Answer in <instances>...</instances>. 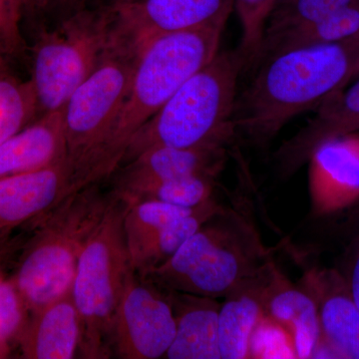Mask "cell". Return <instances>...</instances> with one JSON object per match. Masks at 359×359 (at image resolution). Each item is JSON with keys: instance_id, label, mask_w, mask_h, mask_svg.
Segmentation results:
<instances>
[{"instance_id": "cell-36", "label": "cell", "mask_w": 359, "mask_h": 359, "mask_svg": "<svg viewBox=\"0 0 359 359\" xmlns=\"http://www.w3.org/2000/svg\"><path fill=\"white\" fill-rule=\"evenodd\" d=\"M2 276H4V275H2L1 266H0V278H1Z\"/></svg>"}, {"instance_id": "cell-15", "label": "cell", "mask_w": 359, "mask_h": 359, "mask_svg": "<svg viewBox=\"0 0 359 359\" xmlns=\"http://www.w3.org/2000/svg\"><path fill=\"white\" fill-rule=\"evenodd\" d=\"M302 285L313 295L320 313L321 339L339 358L359 359V309L346 278L334 269H311Z\"/></svg>"}, {"instance_id": "cell-2", "label": "cell", "mask_w": 359, "mask_h": 359, "mask_svg": "<svg viewBox=\"0 0 359 359\" xmlns=\"http://www.w3.org/2000/svg\"><path fill=\"white\" fill-rule=\"evenodd\" d=\"M248 212L222 205L169 261L139 275L165 292L226 297L275 263Z\"/></svg>"}, {"instance_id": "cell-3", "label": "cell", "mask_w": 359, "mask_h": 359, "mask_svg": "<svg viewBox=\"0 0 359 359\" xmlns=\"http://www.w3.org/2000/svg\"><path fill=\"white\" fill-rule=\"evenodd\" d=\"M224 25L223 21L165 35L142 50L114 125L87 169V183L109 179L134 135L189 78L211 62L218 54Z\"/></svg>"}, {"instance_id": "cell-24", "label": "cell", "mask_w": 359, "mask_h": 359, "mask_svg": "<svg viewBox=\"0 0 359 359\" xmlns=\"http://www.w3.org/2000/svg\"><path fill=\"white\" fill-rule=\"evenodd\" d=\"M218 177L212 175H191L167 180L137 191L122 199L131 204L136 201L155 200L182 208L198 207L214 198Z\"/></svg>"}, {"instance_id": "cell-5", "label": "cell", "mask_w": 359, "mask_h": 359, "mask_svg": "<svg viewBox=\"0 0 359 359\" xmlns=\"http://www.w3.org/2000/svg\"><path fill=\"white\" fill-rule=\"evenodd\" d=\"M102 183L83 187L39 217L11 276L30 313L70 292L85 245L117 199Z\"/></svg>"}, {"instance_id": "cell-11", "label": "cell", "mask_w": 359, "mask_h": 359, "mask_svg": "<svg viewBox=\"0 0 359 359\" xmlns=\"http://www.w3.org/2000/svg\"><path fill=\"white\" fill-rule=\"evenodd\" d=\"M309 163L314 216L335 214L359 202V132L321 144Z\"/></svg>"}, {"instance_id": "cell-16", "label": "cell", "mask_w": 359, "mask_h": 359, "mask_svg": "<svg viewBox=\"0 0 359 359\" xmlns=\"http://www.w3.org/2000/svg\"><path fill=\"white\" fill-rule=\"evenodd\" d=\"M81 325L72 294L58 297L30 313L18 337L26 359H71L79 356Z\"/></svg>"}, {"instance_id": "cell-32", "label": "cell", "mask_w": 359, "mask_h": 359, "mask_svg": "<svg viewBox=\"0 0 359 359\" xmlns=\"http://www.w3.org/2000/svg\"><path fill=\"white\" fill-rule=\"evenodd\" d=\"M344 276L346 278L349 294L359 309V237L354 245L353 254L349 262L346 276Z\"/></svg>"}, {"instance_id": "cell-9", "label": "cell", "mask_w": 359, "mask_h": 359, "mask_svg": "<svg viewBox=\"0 0 359 359\" xmlns=\"http://www.w3.org/2000/svg\"><path fill=\"white\" fill-rule=\"evenodd\" d=\"M105 6L113 43L139 55L165 35L226 22L233 0H132Z\"/></svg>"}, {"instance_id": "cell-19", "label": "cell", "mask_w": 359, "mask_h": 359, "mask_svg": "<svg viewBox=\"0 0 359 359\" xmlns=\"http://www.w3.org/2000/svg\"><path fill=\"white\" fill-rule=\"evenodd\" d=\"M166 292L176 320V334L165 358L221 359L218 330L221 304L212 297Z\"/></svg>"}, {"instance_id": "cell-18", "label": "cell", "mask_w": 359, "mask_h": 359, "mask_svg": "<svg viewBox=\"0 0 359 359\" xmlns=\"http://www.w3.org/2000/svg\"><path fill=\"white\" fill-rule=\"evenodd\" d=\"M67 158L62 110L46 113L0 145V178L44 169Z\"/></svg>"}, {"instance_id": "cell-6", "label": "cell", "mask_w": 359, "mask_h": 359, "mask_svg": "<svg viewBox=\"0 0 359 359\" xmlns=\"http://www.w3.org/2000/svg\"><path fill=\"white\" fill-rule=\"evenodd\" d=\"M128 203L117 197L78 261L71 294L81 325L79 358L113 355V325L125 283L132 271L124 233Z\"/></svg>"}, {"instance_id": "cell-14", "label": "cell", "mask_w": 359, "mask_h": 359, "mask_svg": "<svg viewBox=\"0 0 359 359\" xmlns=\"http://www.w3.org/2000/svg\"><path fill=\"white\" fill-rule=\"evenodd\" d=\"M313 119L273 154L278 173L289 178L309 163L314 151L330 139L359 132V76L354 83L327 98Z\"/></svg>"}, {"instance_id": "cell-20", "label": "cell", "mask_w": 359, "mask_h": 359, "mask_svg": "<svg viewBox=\"0 0 359 359\" xmlns=\"http://www.w3.org/2000/svg\"><path fill=\"white\" fill-rule=\"evenodd\" d=\"M275 266L224 297L218 321L221 359L249 358L250 337L264 316V290Z\"/></svg>"}, {"instance_id": "cell-33", "label": "cell", "mask_w": 359, "mask_h": 359, "mask_svg": "<svg viewBox=\"0 0 359 359\" xmlns=\"http://www.w3.org/2000/svg\"><path fill=\"white\" fill-rule=\"evenodd\" d=\"M9 56L11 55L7 53L4 45L0 42V77L6 76V75L11 74L8 63Z\"/></svg>"}, {"instance_id": "cell-35", "label": "cell", "mask_w": 359, "mask_h": 359, "mask_svg": "<svg viewBox=\"0 0 359 359\" xmlns=\"http://www.w3.org/2000/svg\"><path fill=\"white\" fill-rule=\"evenodd\" d=\"M23 2H25V11H27L28 9H29L30 6V0H23Z\"/></svg>"}, {"instance_id": "cell-13", "label": "cell", "mask_w": 359, "mask_h": 359, "mask_svg": "<svg viewBox=\"0 0 359 359\" xmlns=\"http://www.w3.org/2000/svg\"><path fill=\"white\" fill-rule=\"evenodd\" d=\"M83 188L65 159L44 169L0 178V233L39 218Z\"/></svg>"}, {"instance_id": "cell-10", "label": "cell", "mask_w": 359, "mask_h": 359, "mask_svg": "<svg viewBox=\"0 0 359 359\" xmlns=\"http://www.w3.org/2000/svg\"><path fill=\"white\" fill-rule=\"evenodd\" d=\"M176 334L171 302L165 290L132 271L113 325V355L123 359L164 358Z\"/></svg>"}, {"instance_id": "cell-8", "label": "cell", "mask_w": 359, "mask_h": 359, "mask_svg": "<svg viewBox=\"0 0 359 359\" xmlns=\"http://www.w3.org/2000/svg\"><path fill=\"white\" fill-rule=\"evenodd\" d=\"M139 55L113 45L62 109L68 159L82 187L94 156L107 139L128 93Z\"/></svg>"}, {"instance_id": "cell-30", "label": "cell", "mask_w": 359, "mask_h": 359, "mask_svg": "<svg viewBox=\"0 0 359 359\" xmlns=\"http://www.w3.org/2000/svg\"><path fill=\"white\" fill-rule=\"evenodd\" d=\"M25 13L23 0H0V42L11 56L25 50L21 20Z\"/></svg>"}, {"instance_id": "cell-29", "label": "cell", "mask_w": 359, "mask_h": 359, "mask_svg": "<svg viewBox=\"0 0 359 359\" xmlns=\"http://www.w3.org/2000/svg\"><path fill=\"white\" fill-rule=\"evenodd\" d=\"M249 358H297L292 335L264 313L250 337Z\"/></svg>"}, {"instance_id": "cell-26", "label": "cell", "mask_w": 359, "mask_h": 359, "mask_svg": "<svg viewBox=\"0 0 359 359\" xmlns=\"http://www.w3.org/2000/svg\"><path fill=\"white\" fill-rule=\"evenodd\" d=\"M355 1L358 0H276L264 39L292 28L318 22Z\"/></svg>"}, {"instance_id": "cell-21", "label": "cell", "mask_w": 359, "mask_h": 359, "mask_svg": "<svg viewBox=\"0 0 359 359\" xmlns=\"http://www.w3.org/2000/svg\"><path fill=\"white\" fill-rule=\"evenodd\" d=\"M359 35V0L311 25L285 30L266 37L255 68L269 56L290 49L337 43Z\"/></svg>"}, {"instance_id": "cell-7", "label": "cell", "mask_w": 359, "mask_h": 359, "mask_svg": "<svg viewBox=\"0 0 359 359\" xmlns=\"http://www.w3.org/2000/svg\"><path fill=\"white\" fill-rule=\"evenodd\" d=\"M109 13L86 7L40 32L33 48L30 78L39 116L62 110L71 94L112 48Z\"/></svg>"}, {"instance_id": "cell-17", "label": "cell", "mask_w": 359, "mask_h": 359, "mask_svg": "<svg viewBox=\"0 0 359 359\" xmlns=\"http://www.w3.org/2000/svg\"><path fill=\"white\" fill-rule=\"evenodd\" d=\"M264 311L283 325L294 341L297 358H313L321 339L320 313L313 295L295 287L276 266L264 290Z\"/></svg>"}, {"instance_id": "cell-31", "label": "cell", "mask_w": 359, "mask_h": 359, "mask_svg": "<svg viewBox=\"0 0 359 359\" xmlns=\"http://www.w3.org/2000/svg\"><path fill=\"white\" fill-rule=\"evenodd\" d=\"M85 0H30L29 11L65 16L83 8Z\"/></svg>"}, {"instance_id": "cell-27", "label": "cell", "mask_w": 359, "mask_h": 359, "mask_svg": "<svg viewBox=\"0 0 359 359\" xmlns=\"http://www.w3.org/2000/svg\"><path fill=\"white\" fill-rule=\"evenodd\" d=\"M276 0H233L242 25L238 52L244 69L255 68L261 53L266 25Z\"/></svg>"}, {"instance_id": "cell-25", "label": "cell", "mask_w": 359, "mask_h": 359, "mask_svg": "<svg viewBox=\"0 0 359 359\" xmlns=\"http://www.w3.org/2000/svg\"><path fill=\"white\" fill-rule=\"evenodd\" d=\"M39 118L36 97L30 80L13 75L0 77V145Z\"/></svg>"}, {"instance_id": "cell-4", "label": "cell", "mask_w": 359, "mask_h": 359, "mask_svg": "<svg viewBox=\"0 0 359 359\" xmlns=\"http://www.w3.org/2000/svg\"><path fill=\"white\" fill-rule=\"evenodd\" d=\"M243 69L238 49L218 52L134 135L120 166L156 147L228 145L236 137L233 114Z\"/></svg>"}, {"instance_id": "cell-28", "label": "cell", "mask_w": 359, "mask_h": 359, "mask_svg": "<svg viewBox=\"0 0 359 359\" xmlns=\"http://www.w3.org/2000/svg\"><path fill=\"white\" fill-rule=\"evenodd\" d=\"M30 313L11 278H0V358L8 355L11 344L18 342Z\"/></svg>"}, {"instance_id": "cell-34", "label": "cell", "mask_w": 359, "mask_h": 359, "mask_svg": "<svg viewBox=\"0 0 359 359\" xmlns=\"http://www.w3.org/2000/svg\"><path fill=\"white\" fill-rule=\"evenodd\" d=\"M132 1V0H106V6H110V4H121V2Z\"/></svg>"}, {"instance_id": "cell-1", "label": "cell", "mask_w": 359, "mask_h": 359, "mask_svg": "<svg viewBox=\"0 0 359 359\" xmlns=\"http://www.w3.org/2000/svg\"><path fill=\"white\" fill-rule=\"evenodd\" d=\"M237 96L235 136L264 146L295 116L316 109L358 76L359 35L337 43L290 49L264 59Z\"/></svg>"}, {"instance_id": "cell-12", "label": "cell", "mask_w": 359, "mask_h": 359, "mask_svg": "<svg viewBox=\"0 0 359 359\" xmlns=\"http://www.w3.org/2000/svg\"><path fill=\"white\" fill-rule=\"evenodd\" d=\"M226 160V145L149 149L118 168L112 182L113 192L120 199L153 184L191 175L218 177Z\"/></svg>"}, {"instance_id": "cell-37", "label": "cell", "mask_w": 359, "mask_h": 359, "mask_svg": "<svg viewBox=\"0 0 359 359\" xmlns=\"http://www.w3.org/2000/svg\"><path fill=\"white\" fill-rule=\"evenodd\" d=\"M358 76H359V72H358V76H356V77H358ZM356 77H355V78H356Z\"/></svg>"}, {"instance_id": "cell-23", "label": "cell", "mask_w": 359, "mask_h": 359, "mask_svg": "<svg viewBox=\"0 0 359 359\" xmlns=\"http://www.w3.org/2000/svg\"><path fill=\"white\" fill-rule=\"evenodd\" d=\"M198 207L189 209L155 200L136 201L128 204L124 217V233L130 259H133L158 231L175 219L191 214Z\"/></svg>"}, {"instance_id": "cell-22", "label": "cell", "mask_w": 359, "mask_h": 359, "mask_svg": "<svg viewBox=\"0 0 359 359\" xmlns=\"http://www.w3.org/2000/svg\"><path fill=\"white\" fill-rule=\"evenodd\" d=\"M222 205L215 197L212 198L191 214L175 219L158 231L131 259L135 271L145 273L169 261L184 243Z\"/></svg>"}]
</instances>
